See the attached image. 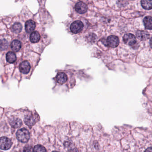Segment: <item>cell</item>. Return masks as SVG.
<instances>
[{"mask_svg":"<svg viewBox=\"0 0 152 152\" xmlns=\"http://www.w3.org/2000/svg\"><path fill=\"white\" fill-rule=\"evenodd\" d=\"M16 137L20 142L26 143L30 139V132L27 129L23 128L20 129L17 132Z\"/></svg>","mask_w":152,"mask_h":152,"instance_id":"obj_1","label":"cell"},{"mask_svg":"<svg viewBox=\"0 0 152 152\" xmlns=\"http://www.w3.org/2000/svg\"><path fill=\"white\" fill-rule=\"evenodd\" d=\"M83 23L80 21H76L73 22L70 26L71 31L74 34H78L83 29Z\"/></svg>","mask_w":152,"mask_h":152,"instance_id":"obj_2","label":"cell"},{"mask_svg":"<svg viewBox=\"0 0 152 152\" xmlns=\"http://www.w3.org/2000/svg\"><path fill=\"white\" fill-rule=\"evenodd\" d=\"M38 121V116L33 114H29L24 118V122L26 124L30 127L33 126Z\"/></svg>","mask_w":152,"mask_h":152,"instance_id":"obj_3","label":"cell"},{"mask_svg":"<svg viewBox=\"0 0 152 152\" xmlns=\"http://www.w3.org/2000/svg\"><path fill=\"white\" fill-rule=\"evenodd\" d=\"M119 44V38L117 36L111 35L107 38L106 45L109 46L111 48H115L117 47Z\"/></svg>","mask_w":152,"mask_h":152,"instance_id":"obj_4","label":"cell"},{"mask_svg":"<svg viewBox=\"0 0 152 152\" xmlns=\"http://www.w3.org/2000/svg\"><path fill=\"white\" fill-rule=\"evenodd\" d=\"M12 145L11 140L6 137H2L1 138L0 146L2 150H7L10 149Z\"/></svg>","mask_w":152,"mask_h":152,"instance_id":"obj_5","label":"cell"},{"mask_svg":"<svg viewBox=\"0 0 152 152\" xmlns=\"http://www.w3.org/2000/svg\"><path fill=\"white\" fill-rule=\"evenodd\" d=\"M123 41L125 44L129 46H132L137 42L135 36L131 34H126L123 37Z\"/></svg>","mask_w":152,"mask_h":152,"instance_id":"obj_6","label":"cell"},{"mask_svg":"<svg viewBox=\"0 0 152 152\" xmlns=\"http://www.w3.org/2000/svg\"><path fill=\"white\" fill-rule=\"evenodd\" d=\"M75 8L76 12L80 14H85L88 10V7L87 5L82 1L77 2Z\"/></svg>","mask_w":152,"mask_h":152,"instance_id":"obj_7","label":"cell"},{"mask_svg":"<svg viewBox=\"0 0 152 152\" xmlns=\"http://www.w3.org/2000/svg\"><path fill=\"white\" fill-rule=\"evenodd\" d=\"M31 66L30 63L27 61H24L21 63L19 66V69L22 73L27 74L30 72Z\"/></svg>","mask_w":152,"mask_h":152,"instance_id":"obj_8","label":"cell"},{"mask_svg":"<svg viewBox=\"0 0 152 152\" xmlns=\"http://www.w3.org/2000/svg\"><path fill=\"white\" fill-rule=\"evenodd\" d=\"M10 124V125L13 128H18L21 127L22 125V120L18 117H11L9 120Z\"/></svg>","mask_w":152,"mask_h":152,"instance_id":"obj_9","label":"cell"},{"mask_svg":"<svg viewBox=\"0 0 152 152\" xmlns=\"http://www.w3.org/2000/svg\"><path fill=\"white\" fill-rule=\"evenodd\" d=\"M36 27L35 22L33 20L27 21L25 24V29L26 32L28 33H32Z\"/></svg>","mask_w":152,"mask_h":152,"instance_id":"obj_10","label":"cell"},{"mask_svg":"<svg viewBox=\"0 0 152 152\" xmlns=\"http://www.w3.org/2000/svg\"><path fill=\"white\" fill-rule=\"evenodd\" d=\"M138 39L141 40H146L149 37V34L145 31H138L136 33Z\"/></svg>","mask_w":152,"mask_h":152,"instance_id":"obj_11","label":"cell"},{"mask_svg":"<svg viewBox=\"0 0 152 152\" xmlns=\"http://www.w3.org/2000/svg\"><path fill=\"white\" fill-rule=\"evenodd\" d=\"M67 80V76L64 73H59L56 76V80L60 84H64L66 82Z\"/></svg>","mask_w":152,"mask_h":152,"instance_id":"obj_12","label":"cell"},{"mask_svg":"<svg viewBox=\"0 0 152 152\" xmlns=\"http://www.w3.org/2000/svg\"><path fill=\"white\" fill-rule=\"evenodd\" d=\"M22 47L21 42L18 40H15L11 44V48L15 52H18L21 49Z\"/></svg>","mask_w":152,"mask_h":152,"instance_id":"obj_13","label":"cell"},{"mask_svg":"<svg viewBox=\"0 0 152 152\" xmlns=\"http://www.w3.org/2000/svg\"><path fill=\"white\" fill-rule=\"evenodd\" d=\"M144 25L145 29L148 30H152V18L150 16H147L144 18Z\"/></svg>","mask_w":152,"mask_h":152,"instance_id":"obj_14","label":"cell"},{"mask_svg":"<svg viewBox=\"0 0 152 152\" xmlns=\"http://www.w3.org/2000/svg\"><path fill=\"white\" fill-rule=\"evenodd\" d=\"M141 4L144 9L150 10L152 9V0H141Z\"/></svg>","mask_w":152,"mask_h":152,"instance_id":"obj_15","label":"cell"},{"mask_svg":"<svg viewBox=\"0 0 152 152\" xmlns=\"http://www.w3.org/2000/svg\"><path fill=\"white\" fill-rule=\"evenodd\" d=\"M6 58H7V61L8 62L12 64V63H15V62L17 57L15 53L10 51L7 53Z\"/></svg>","mask_w":152,"mask_h":152,"instance_id":"obj_16","label":"cell"},{"mask_svg":"<svg viewBox=\"0 0 152 152\" xmlns=\"http://www.w3.org/2000/svg\"><path fill=\"white\" fill-rule=\"evenodd\" d=\"M30 39L32 43H37L40 39V35L37 31L32 32L30 36Z\"/></svg>","mask_w":152,"mask_h":152,"instance_id":"obj_17","label":"cell"},{"mask_svg":"<svg viewBox=\"0 0 152 152\" xmlns=\"http://www.w3.org/2000/svg\"><path fill=\"white\" fill-rule=\"evenodd\" d=\"M22 30V26L21 23H16L14 24L12 26L11 30L15 34H19Z\"/></svg>","mask_w":152,"mask_h":152,"instance_id":"obj_18","label":"cell"},{"mask_svg":"<svg viewBox=\"0 0 152 152\" xmlns=\"http://www.w3.org/2000/svg\"><path fill=\"white\" fill-rule=\"evenodd\" d=\"M33 151L34 152H46L47 150L45 147L41 145H37L34 148Z\"/></svg>","mask_w":152,"mask_h":152,"instance_id":"obj_19","label":"cell"},{"mask_svg":"<svg viewBox=\"0 0 152 152\" xmlns=\"http://www.w3.org/2000/svg\"><path fill=\"white\" fill-rule=\"evenodd\" d=\"M31 151V146H29L25 147L23 149V151H25V152H29V151Z\"/></svg>","mask_w":152,"mask_h":152,"instance_id":"obj_20","label":"cell"},{"mask_svg":"<svg viewBox=\"0 0 152 152\" xmlns=\"http://www.w3.org/2000/svg\"><path fill=\"white\" fill-rule=\"evenodd\" d=\"M146 152H152V148H149L145 150Z\"/></svg>","mask_w":152,"mask_h":152,"instance_id":"obj_21","label":"cell"},{"mask_svg":"<svg viewBox=\"0 0 152 152\" xmlns=\"http://www.w3.org/2000/svg\"><path fill=\"white\" fill-rule=\"evenodd\" d=\"M150 45L151 46V48H152V38H151L150 40Z\"/></svg>","mask_w":152,"mask_h":152,"instance_id":"obj_22","label":"cell"}]
</instances>
